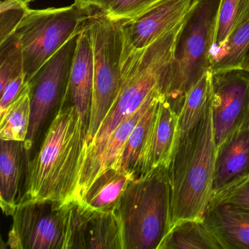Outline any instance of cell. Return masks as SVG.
<instances>
[{"label":"cell","mask_w":249,"mask_h":249,"mask_svg":"<svg viewBox=\"0 0 249 249\" xmlns=\"http://www.w3.org/2000/svg\"><path fill=\"white\" fill-rule=\"evenodd\" d=\"M211 73L213 124L217 147L249 119V71L238 68Z\"/></svg>","instance_id":"10"},{"label":"cell","mask_w":249,"mask_h":249,"mask_svg":"<svg viewBox=\"0 0 249 249\" xmlns=\"http://www.w3.org/2000/svg\"><path fill=\"white\" fill-rule=\"evenodd\" d=\"M73 203L20 201L7 245L12 249H69Z\"/></svg>","instance_id":"8"},{"label":"cell","mask_w":249,"mask_h":249,"mask_svg":"<svg viewBox=\"0 0 249 249\" xmlns=\"http://www.w3.org/2000/svg\"><path fill=\"white\" fill-rule=\"evenodd\" d=\"M164 0H113L103 14L118 21H134L158 6Z\"/></svg>","instance_id":"27"},{"label":"cell","mask_w":249,"mask_h":249,"mask_svg":"<svg viewBox=\"0 0 249 249\" xmlns=\"http://www.w3.org/2000/svg\"><path fill=\"white\" fill-rule=\"evenodd\" d=\"M249 178V119L216 147L211 201Z\"/></svg>","instance_id":"12"},{"label":"cell","mask_w":249,"mask_h":249,"mask_svg":"<svg viewBox=\"0 0 249 249\" xmlns=\"http://www.w3.org/2000/svg\"><path fill=\"white\" fill-rule=\"evenodd\" d=\"M215 152L211 99L195 126L177 137L167 167L172 226L180 220L202 218L212 196Z\"/></svg>","instance_id":"3"},{"label":"cell","mask_w":249,"mask_h":249,"mask_svg":"<svg viewBox=\"0 0 249 249\" xmlns=\"http://www.w3.org/2000/svg\"><path fill=\"white\" fill-rule=\"evenodd\" d=\"M30 8L24 0H4L0 5V44L15 34Z\"/></svg>","instance_id":"28"},{"label":"cell","mask_w":249,"mask_h":249,"mask_svg":"<svg viewBox=\"0 0 249 249\" xmlns=\"http://www.w3.org/2000/svg\"><path fill=\"white\" fill-rule=\"evenodd\" d=\"M183 24L181 21L142 49L132 47L124 38L120 90L87 147L80 176L78 196L113 132L137 111L154 91L160 90L164 94L170 81L176 44Z\"/></svg>","instance_id":"1"},{"label":"cell","mask_w":249,"mask_h":249,"mask_svg":"<svg viewBox=\"0 0 249 249\" xmlns=\"http://www.w3.org/2000/svg\"><path fill=\"white\" fill-rule=\"evenodd\" d=\"M197 0H164L158 6L134 21H123L126 43L135 49L152 43L181 22Z\"/></svg>","instance_id":"13"},{"label":"cell","mask_w":249,"mask_h":249,"mask_svg":"<svg viewBox=\"0 0 249 249\" xmlns=\"http://www.w3.org/2000/svg\"><path fill=\"white\" fill-rule=\"evenodd\" d=\"M162 93L160 90L154 91L148 98L146 99L143 104L139 107L137 111L132 113L124 122H122L119 127L113 132L110 138L107 139V142L105 144L104 148L91 171V174L89 176L87 182L80 190L78 194V201L81 200L87 189L91 186L94 179L102 172L107 169L110 168L114 164L120 154L121 151L123 149L124 145L126 143L128 138L129 137L132 131L136 126L144 113L148 110L150 106L158 100L160 97H162Z\"/></svg>","instance_id":"20"},{"label":"cell","mask_w":249,"mask_h":249,"mask_svg":"<svg viewBox=\"0 0 249 249\" xmlns=\"http://www.w3.org/2000/svg\"><path fill=\"white\" fill-rule=\"evenodd\" d=\"M0 205L4 213L13 215L19 203L24 143L1 140L0 144Z\"/></svg>","instance_id":"17"},{"label":"cell","mask_w":249,"mask_h":249,"mask_svg":"<svg viewBox=\"0 0 249 249\" xmlns=\"http://www.w3.org/2000/svg\"><path fill=\"white\" fill-rule=\"evenodd\" d=\"M25 73H22L11 81L4 89L1 94L0 100V116H2L8 107L16 101L24 91L27 85Z\"/></svg>","instance_id":"30"},{"label":"cell","mask_w":249,"mask_h":249,"mask_svg":"<svg viewBox=\"0 0 249 249\" xmlns=\"http://www.w3.org/2000/svg\"><path fill=\"white\" fill-rule=\"evenodd\" d=\"M0 93L13 80L24 72L22 49L17 35L0 44Z\"/></svg>","instance_id":"26"},{"label":"cell","mask_w":249,"mask_h":249,"mask_svg":"<svg viewBox=\"0 0 249 249\" xmlns=\"http://www.w3.org/2000/svg\"><path fill=\"white\" fill-rule=\"evenodd\" d=\"M78 6L86 8H92L104 12L110 6L113 0H74Z\"/></svg>","instance_id":"31"},{"label":"cell","mask_w":249,"mask_h":249,"mask_svg":"<svg viewBox=\"0 0 249 249\" xmlns=\"http://www.w3.org/2000/svg\"><path fill=\"white\" fill-rule=\"evenodd\" d=\"M79 33L74 35L28 81L31 97V119L24 143L29 152L46 119L65 98Z\"/></svg>","instance_id":"9"},{"label":"cell","mask_w":249,"mask_h":249,"mask_svg":"<svg viewBox=\"0 0 249 249\" xmlns=\"http://www.w3.org/2000/svg\"><path fill=\"white\" fill-rule=\"evenodd\" d=\"M204 222L222 249H249V211L227 202H210Z\"/></svg>","instance_id":"15"},{"label":"cell","mask_w":249,"mask_h":249,"mask_svg":"<svg viewBox=\"0 0 249 249\" xmlns=\"http://www.w3.org/2000/svg\"><path fill=\"white\" fill-rule=\"evenodd\" d=\"M249 18V0H221L213 53Z\"/></svg>","instance_id":"25"},{"label":"cell","mask_w":249,"mask_h":249,"mask_svg":"<svg viewBox=\"0 0 249 249\" xmlns=\"http://www.w3.org/2000/svg\"><path fill=\"white\" fill-rule=\"evenodd\" d=\"M249 50V18L230 36L225 44L213 53L211 71L242 68Z\"/></svg>","instance_id":"24"},{"label":"cell","mask_w":249,"mask_h":249,"mask_svg":"<svg viewBox=\"0 0 249 249\" xmlns=\"http://www.w3.org/2000/svg\"><path fill=\"white\" fill-rule=\"evenodd\" d=\"M94 84V55L89 22L80 33L70 75L67 100L74 106L83 126L89 129Z\"/></svg>","instance_id":"14"},{"label":"cell","mask_w":249,"mask_h":249,"mask_svg":"<svg viewBox=\"0 0 249 249\" xmlns=\"http://www.w3.org/2000/svg\"><path fill=\"white\" fill-rule=\"evenodd\" d=\"M69 249H124L122 222L117 210L96 211L75 202Z\"/></svg>","instance_id":"11"},{"label":"cell","mask_w":249,"mask_h":249,"mask_svg":"<svg viewBox=\"0 0 249 249\" xmlns=\"http://www.w3.org/2000/svg\"><path fill=\"white\" fill-rule=\"evenodd\" d=\"M213 201L227 202L249 211V178L211 202Z\"/></svg>","instance_id":"29"},{"label":"cell","mask_w":249,"mask_h":249,"mask_svg":"<svg viewBox=\"0 0 249 249\" xmlns=\"http://www.w3.org/2000/svg\"><path fill=\"white\" fill-rule=\"evenodd\" d=\"M168 167L134 179L121 198L117 212L124 249H159L172 227Z\"/></svg>","instance_id":"4"},{"label":"cell","mask_w":249,"mask_h":249,"mask_svg":"<svg viewBox=\"0 0 249 249\" xmlns=\"http://www.w3.org/2000/svg\"><path fill=\"white\" fill-rule=\"evenodd\" d=\"M159 249H222L202 218H189L173 224Z\"/></svg>","instance_id":"21"},{"label":"cell","mask_w":249,"mask_h":249,"mask_svg":"<svg viewBox=\"0 0 249 249\" xmlns=\"http://www.w3.org/2000/svg\"><path fill=\"white\" fill-rule=\"evenodd\" d=\"M242 68L243 69L246 70V71H249V50L248 51L247 53H246V56H245L244 61H243V65H242Z\"/></svg>","instance_id":"32"},{"label":"cell","mask_w":249,"mask_h":249,"mask_svg":"<svg viewBox=\"0 0 249 249\" xmlns=\"http://www.w3.org/2000/svg\"><path fill=\"white\" fill-rule=\"evenodd\" d=\"M178 121L177 112L163 97L150 136L145 174L153 169L168 167L177 139Z\"/></svg>","instance_id":"16"},{"label":"cell","mask_w":249,"mask_h":249,"mask_svg":"<svg viewBox=\"0 0 249 249\" xmlns=\"http://www.w3.org/2000/svg\"><path fill=\"white\" fill-rule=\"evenodd\" d=\"M89 27L94 55V84L87 149L119 94L124 49L123 21L110 19L100 11L90 20Z\"/></svg>","instance_id":"7"},{"label":"cell","mask_w":249,"mask_h":249,"mask_svg":"<svg viewBox=\"0 0 249 249\" xmlns=\"http://www.w3.org/2000/svg\"><path fill=\"white\" fill-rule=\"evenodd\" d=\"M163 97L164 96L156 100L144 113L131 132L117 160L111 167L132 173L135 176V178L145 174L150 136L159 103Z\"/></svg>","instance_id":"18"},{"label":"cell","mask_w":249,"mask_h":249,"mask_svg":"<svg viewBox=\"0 0 249 249\" xmlns=\"http://www.w3.org/2000/svg\"><path fill=\"white\" fill-rule=\"evenodd\" d=\"M212 73L206 72L190 89L178 116V136L183 135L197 123L212 99Z\"/></svg>","instance_id":"22"},{"label":"cell","mask_w":249,"mask_h":249,"mask_svg":"<svg viewBox=\"0 0 249 249\" xmlns=\"http://www.w3.org/2000/svg\"><path fill=\"white\" fill-rule=\"evenodd\" d=\"M93 12L75 2L62 8L29 10L15 33L22 49L27 82L71 37L87 27L95 15Z\"/></svg>","instance_id":"6"},{"label":"cell","mask_w":249,"mask_h":249,"mask_svg":"<svg viewBox=\"0 0 249 249\" xmlns=\"http://www.w3.org/2000/svg\"><path fill=\"white\" fill-rule=\"evenodd\" d=\"M24 1L26 2V3L29 4L30 3V2H33V1H35V0H24Z\"/></svg>","instance_id":"33"},{"label":"cell","mask_w":249,"mask_h":249,"mask_svg":"<svg viewBox=\"0 0 249 249\" xmlns=\"http://www.w3.org/2000/svg\"><path fill=\"white\" fill-rule=\"evenodd\" d=\"M135 178L132 173L110 167L97 176L78 202L96 211H116L122 195Z\"/></svg>","instance_id":"19"},{"label":"cell","mask_w":249,"mask_h":249,"mask_svg":"<svg viewBox=\"0 0 249 249\" xmlns=\"http://www.w3.org/2000/svg\"><path fill=\"white\" fill-rule=\"evenodd\" d=\"M65 99L40 150L29 162L25 195L21 200L78 202L88 131L74 106L65 104Z\"/></svg>","instance_id":"2"},{"label":"cell","mask_w":249,"mask_h":249,"mask_svg":"<svg viewBox=\"0 0 249 249\" xmlns=\"http://www.w3.org/2000/svg\"><path fill=\"white\" fill-rule=\"evenodd\" d=\"M31 119L30 86L27 82L24 91L0 116V139L25 142Z\"/></svg>","instance_id":"23"},{"label":"cell","mask_w":249,"mask_h":249,"mask_svg":"<svg viewBox=\"0 0 249 249\" xmlns=\"http://www.w3.org/2000/svg\"><path fill=\"white\" fill-rule=\"evenodd\" d=\"M221 0H197L185 20L164 98L178 113L190 89L211 70Z\"/></svg>","instance_id":"5"}]
</instances>
